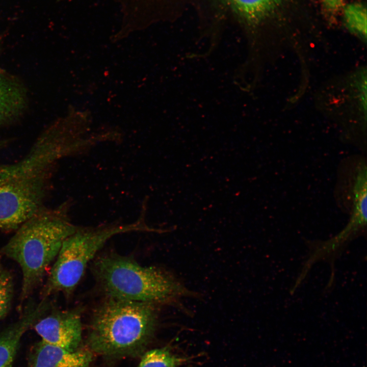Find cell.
I'll list each match as a JSON object with an SVG mask.
<instances>
[{"label": "cell", "mask_w": 367, "mask_h": 367, "mask_svg": "<svg viewBox=\"0 0 367 367\" xmlns=\"http://www.w3.org/2000/svg\"><path fill=\"white\" fill-rule=\"evenodd\" d=\"M283 0H221L242 20L256 24L268 16Z\"/></svg>", "instance_id": "10"}, {"label": "cell", "mask_w": 367, "mask_h": 367, "mask_svg": "<svg viewBox=\"0 0 367 367\" xmlns=\"http://www.w3.org/2000/svg\"><path fill=\"white\" fill-rule=\"evenodd\" d=\"M33 325L43 341L70 352L78 350L82 339L81 316L77 310H57Z\"/></svg>", "instance_id": "6"}, {"label": "cell", "mask_w": 367, "mask_h": 367, "mask_svg": "<svg viewBox=\"0 0 367 367\" xmlns=\"http://www.w3.org/2000/svg\"><path fill=\"white\" fill-rule=\"evenodd\" d=\"M76 230L62 211L43 208L22 223L0 249L1 255L16 261L21 268V302L42 280L65 239Z\"/></svg>", "instance_id": "4"}, {"label": "cell", "mask_w": 367, "mask_h": 367, "mask_svg": "<svg viewBox=\"0 0 367 367\" xmlns=\"http://www.w3.org/2000/svg\"><path fill=\"white\" fill-rule=\"evenodd\" d=\"M94 275L107 297L174 306L186 311L183 298H200L171 272L156 267H145L126 257L107 254L94 262Z\"/></svg>", "instance_id": "2"}, {"label": "cell", "mask_w": 367, "mask_h": 367, "mask_svg": "<svg viewBox=\"0 0 367 367\" xmlns=\"http://www.w3.org/2000/svg\"><path fill=\"white\" fill-rule=\"evenodd\" d=\"M159 306L107 297L93 313L88 336L90 350L108 357L140 354L154 335Z\"/></svg>", "instance_id": "3"}, {"label": "cell", "mask_w": 367, "mask_h": 367, "mask_svg": "<svg viewBox=\"0 0 367 367\" xmlns=\"http://www.w3.org/2000/svg\"><path fill=\"white\" fill-rule=\"evenodd\" d=\"M13 294V278L8 271L0 264V320L9 312Z\"/></svg>", "instance_id": "14"}, {"label": "cell", "mask_w": 367, "mask_h": 367, "mask_svg": "<svg viewBox=\"0 0 367 367\" xmlns=\"http://www.w3.org/2000/svg\"><path fill=\"white\" fill-rule=\"evenodd\" d=\"M6 144V142L4 140L0 141V149L3 147Z\"/></svg>", "instance_id": "16"}, {"label": "cell", "mask_w": 367, "mask_h": 367, "mask_svg": "<svg viewBox=\"0 0 367 367\" xmlns=\"http://www.w3.org/2000/svg\"><path fill=\"white\" fill-rule=\"evenodd\" d=\"M154 0H115L122 14L121 30L124 33L142 29L145 15Z\"/></svg>", "instance_id": "11"}, {"label": "cell", "mask_w": 367, "mask_h": 367, "mask_svg": "<svg viewBox=\"0 0 367 367\" xmlns=\"http://www.w3.org/2000/svg\"><path fill=\"white\" fill-rule=\"evenodd\" d=\"M140 229L143 227L136 224L77 229L62 244L43 290L44 298L58 292L69 295L80 282L89 262L110 238L119 233Z\"/></svg>", "instance_id": "5"}, {"label": "cell", "mask_w": 367, "mask_h": 367, "mask_svg": "<svg viewBox=\"0 0 367 367\" xmlns=\"http://www.w3.org/2000/svg\"><path fill=\"white\" fill-rule=\"evenodd\" d=\"M189 360V357L177 355L165 347L145 352L137 367H178Z\"/></svg>", "instance_id": "12"}, {"label": "cell", "mask_w": 367, "mask_h": 367, "mask_svg": "<svg viewBox=\"0 0 367 367\" xmlns=\"http://www.w3.org/2000/svg\"><path fill=\"white\" fill-rule=\"evenodd\" d=\"M69 151L61 130L52 126L22 159L0 165V230L17 229L43 208L53 166Z\"/></svg>", "instance_id": "1"}, {"label": "cell", "mask_w": 367, "mask_h": 367, "mask_svg": "<svg viewBox=\"0 0 367 367\" xmlns=\"http://www.w3.org/2000/svg\"><path fill=\"white\" fill-rule=\"evenodd\" d=\"M92 360L88 350L70 352L41 340L31 351L28 367H90Z\"/></svg>", "instance_id": "8"}, {"label": "cell", "mask_w": 367, "mask_h": 367, "mask_svg": "<svg viewBox=\"0 0 367 367\" xmlns=\"http://www.w3.org/2000/svg\"><path fill=\"white\" fill-rule=\"evenodd\" d=\"M324 7L326 10L335 14L343 10L345 6V0H321Z\"/></svg>", "instance_id": "15"}, {"label": "cell", "mask_w": 367, "mask_h": 367, "mask_svg": "<svg viewBox=\"0 0 367 367\" xmlns=\"http://www.w3.org/2000/svg\"><path fill=\"white\" fill-rule=\"evenodd\" d=\"M46 298L30 302L20 318L0 332V367H12L23 334L43 316L48 308Z\"/></svg>", "instance_id": "7"}, {"label": "cell", "mask_w": 367, "mask_h": 367, "mask_svg": "<svg viewBox=\"0 0 367 367\" xmlns=\"http://www.w3.org/2000/svg\"><path fill=\"white\" fill-rule=\"evenodd\" d=\"M25 99L20 85L0 69V126L20 114L25 106Z\"/></svg>", "instance_id": "9"}, {"label": "cell", "mask_w": 367, "mask_h": 367, "mask_svg": "<svg viewBox=\"0 0 367 367\" xmlns=\"http://www.w3.org/2000/svg\"><path fill=\"white\" fill-rule=\"evenodd\" d=\"M345 24L348 29L355 34L366 38V9L360 3L345 5L343 9Z\"/></svg>", "instance_id": "13"}]
</instances>
